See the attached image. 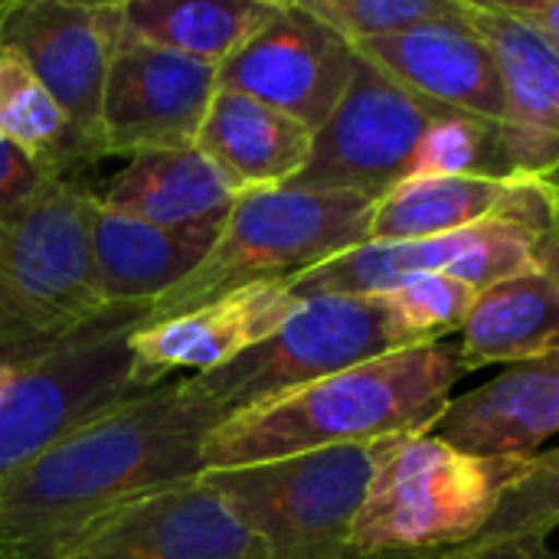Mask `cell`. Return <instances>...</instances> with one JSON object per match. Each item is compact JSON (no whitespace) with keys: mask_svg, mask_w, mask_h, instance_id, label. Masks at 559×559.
<instances>
[{"mask_svg":"<svg viewBox=\"0 0 559 559\" xmlns=\"http://www.w3.org/2000/svg\"><path fill=\"white\" fill-rule=\"evenodd\" d=\"M219 423L183 377L62 436L0 488V559H69L124 511L197 481Z\"/></svg>","mask_w":559,"mask_h":559,"instance_id":"1","label":"cell"},{"mask_svg":"<svg viewBox=\"0 0 559 559\" xmlns=\"http://www.w3.org/2000/svg\"><path fill=\"white\" fill-rule=\"evenodd\" d=\"M465 373L455 341L377 357L223 419L206 436L203 465L229 472L426 432Z\"/></svg>","mask_w":559,"mask_h":559,"instance_id":"2","label":"cell"},{"mask_svg":"<svg viewBox=\"0 0 559 559\" xmlns=\"http://www.w3.org/2000/svg\"><path fill=\"white\" fill-rule=\"evenodd\" d=\"M88 206V190L52 180L0 213V364L43 360L108 308L92 275Z\"/></svg>","mask_w":559,"mask_h":559,"instance_id":"3","label":"cell"},{"mask_svg":"<svg viewBox=\"0 0 559 559\" xmlns=\"http://www.w3.org/2000/svg\"><path fill=\"white\" fill-rule=\"evenodd\" d=\"M377 203L344 190H242L200 269L154 301L151 321L190 314L249 285H288L298 275L370 242Z\"/></svg>","mask_w":559,"mask_h":559,"instance_id":"4","label":"cell"},{"mask_svg":"<svg viewBox=\"0 0 559 559\" xmlns=\"http://www.w3.org/2000/svg\"><path fill=\"white\" fill-rule=\"evenodd\" d=\"M518 455H472L429 432L396 436L354 521V557L429 554L472 544L524 472Z\"/></svg>","mask_w":559,"mask_h":559,"instance_id":"5","label":"cell"},{"mask_svg":"<svg viewBox=\"0 0 559 559\" xmlns=\"http://www.w3.org/2000/svg\"><path fill=\"white\" fill-rule=\"evenodd\" d=\"M386 442L324 449L200 478L252 527L265 559H354V521Z\"/></svg>","mask_w":559,"mask_h":559,"instance_id":"6","label":"cell"},{"mask_svg":"<svg viewBox=\"0 0 559 559\" xmlns=\"http://www.w3.org/2000/svg\"><path fill=\"white\" fill-rule=\"evenodd\" d=\"M151 314L154 305H111L16 373L0 400V488L62 436L138 396L128 341Z\"/></svg>","mask_w":559,"mask_h":559,"instance_id":"7","label":"cell"},{"mask_svg":"<svg viewBox=\"0 0 559 559\" xmlns=\"http://www.w3.org/2000/svg\"><path fill=\"white\" fill-rule=\"evenodd\" d=\"M409 347L413 344L383 295H324L305 298L265 341L226 367L187 380L223 413V419H229L242 409Z\"/></svg>","mask_w":559,"mask_h":559,"instance_id":"8","label":"cell"},{"mask_svg":"<svg viewBox=\"0 0 559 559\" xmlns=\"http://www.w3.org/2000/svg\"><path fill=\"white\" fill-rule=\"evenodd\" d=\"M445 115L455 111L406 92L373 62L357 56L344 98L314 134L308 164L285 187L344 190L380 203L413 177L426 131Z\"/></svg>","mask_w":559,"mask_h":559,"instance_id":"9","label":"cell"},{"mask_svg":"<svg viewBox=\"0 0 559 559\" xmlns=\"http://www.w3.org/2000/svg\"><path fill=\"white\" fill-rule=\"evenodd\" d=\"M121 43V3L7 0L0 49L13 52L56 98L79 141L102 157V95Z\"/></svg>","mask_w":559,"mask_h":559,"instance_id":"10","label":"cell"},{"mask_svg":"<svg viewBox=\"0 0 559 559\" xmlns=\"http://www.w3.org/2000/svg\"><path fill=\"white\" fill-rule=\"evenodd\" d=\"M354 66V46L295 0L278 3L275 16L219 66L216 82L318 134L344 98Z\"/></svg>","mask_w":559,"mask_h":559,"instance_id":"11","label":"cell"},{"mask_svg":"<svg viewBox=\"0 0 559 559\" xmlns=\"http://www.w3.org/2000/svg\"><path fill=\"white\" fill-rule=\"evenodd\" d=\"M216 66L121 39L102 95L105 154L193 147L219 88Z\"/></svg>","mask_w":559,"mask_h":559,"instance_id":"12","label":"cell"},{"mask_svg":"<svg viewBox=\"0 0 559 559\" xmlns=\"http://www.w3.org/2000/svg\"><path fill=\"white\" fill-rule=\"evenodd\" d=\"M301 301L285 285H249L190 314L147 321L131 341V383L138 393L170 383L177 373L203 377L265 341Z\"/></svg>","mask_w":559,"mask_h":559,"instance_id":"13","label":"cell"},{"mask_svg":"<svg viewBox=\"0 0 559 559\" xmlns=\"http://www.w3.org/2000/svg\"><path fill=\"white\" fill-rule=\"evenodd\" d=\"M491 219L559 229V180L409 177L377 203L370 242L436 239Z\"/></svg>","mask_w":559,"mask_h":559,"instance_id":"14","label":"cell"},{"mask_svg":"<svg viewBox=\"0 0 559 559\" xmlns=\"http://www.w3.org/2000/svg\"><path fill=\"white\" fill-rule=\"evenodd\" d=\"M406 92L491 124L511 121L508 92L491 46L465 23H426L354 46Z\"/></svg>","mask_w":559,"mask_h":559,"instance_id":"15","label":"cell"},{"mask_svg":"<svg viewBox=\"0 0 559 559\" xmlns=\"http://www.w3.org/2000/svg\"><path fill=\"white\" fill-rule=\"evenodd\" d=\"M69 559H265V547L252 527L197 478L124 511Z\"/></svg>","mask_w":559,"mask_h":559,"instance_id":"16","label":"cell"},{"mask_svg":"<svg viewBox=\"0 0 559 559\" xmlns=\"http://www.w3.org/2000/svg\"><path fill=\"white\" fill-rule=\"evenodd\" d=\"M426 432L472 455H537L559 432V344L452 396Z\"/></svg>","mask_w":559,"mask_h":559,"instance_id":"17","label":"cell"},{"mask_svg":"<svg viewBox=\"0 0 559 559\" xmlns=\"http://www.w3.org/2000/svg\"><path fill=\"white\" fill-rule=\"evenodd\" d=\"M223 219L193 226H151L92 200L88 249L98 298L111 305H154L190 278L210 255Z\"/></svg>","mask_w":559,"mask_h":559,"instance_id":"18","label":"cell"},{"mask_svg":"<svg viewBox=\"0 0 559 559\" xmlns=\"http://www.w3.org/2000/svg\"><path fill=\"white\" fill-rule=\"evenodd\" d=\"M92 193V190H88ZM236 183L193 144L167 151H138L105 180L95 203L144 219L151 226H193L229 216Z\"/></svg>","mask_w":559,"mask_h":559,"instance_id":"19","label":"cell"},{"mask_svg":"<svg viewBox=\"0 0 559 559\" xmlns=\"http://www.w3.org/2000/svg\"><path fill=\"white\" fill-rule=\"evenodd\" d=\"M197 147L242 193L292 183L311 157L314 131L249 95L216 88Z\"/></svg>","mask_w":559,"mask_h":559,"instance_id":"20","label":"cell"},{"mask_svg":"<svg viewBox=\"0 0 559 559\" xmlns=\"http://www.w3.org/2000/svg\"><path fill=\"white\" fill-rule=\"evenodd\" d=\"M462 360L472 370L511 367L559 344V265L504 278L475 295L459 331Z\"/></svg>","mask_w":559,"mask_h":559,"instance_id":"21","label":"cell"},{"mask_svg":"<svg viewBox=\"0 0 559 559\" xmlns=\"http://www.w3.org/2000/svg\"><path fill=\"white\" fill-rule=\"evenodd\" d=\"M275 10V0H128L121 3V39L160 46L219 69Z\"/></svg>","mask_w":559,"mask_h":559,"instance_id":"22","label":"cell"},{"mask_svg":"<svg viewBox=\"0 0 559 559\" xmlns=\"http://www.w3.org/2000/svg\"><path fill=\"white\" fill-rule=\"evenodd\" d=\"M468 26L491 46L511 121L559 138V56L547 39L498 0H462Z\"/></svg>","mask_w":559,"mask_h":559,"instance_id":"23","label":"cell"},{"mask_svg":"<svg viewBox=\"0 0 559 559\" xmlns=\"http://www.w3.org/2000/svg\"><path fill=\"white\" fill-rule=\"evenodd\" d=\"M0 134L26 151L56 180H69V170L95 160V154L72 131L56 98L7 49H0Z\"/></svg>","mask_w":559,"mask_h":559,"instance_id":"24","label":"cell"},{"mask_svg":"<svg viewBox=\"0 0 559 559\" xmlns=\"http://www.w3.org/2000/svg\"><path fill=\"white\" fill-rule=\"evenodd\" d=\"M504 124H491L472 115L439 118L413 164V177H504L511 180V164L504 154Z\"/></svg>","mask_w":559,"mask_h":559,"instance_id":"25","label":"cell"},{"mask_svg":"<svg viewBox=\"0 0 559 559\" xmlns=\"http://www.w3.org/2000/svg\"><path fill=\"white\" fill-rule=\"evenodd\" d=\"M559 531V449L537 452L504 491L495 518L472 544L495 540H550Z\"/></svg>","mask_w":559,"mask_h":559,"instance_id":"26","label":"cell"},{"mask_svg":"<svg viewBox=\"0 0 559 559\" xmlns=\"http://www.w3.org/2000/svg\"><path fill=\"white\" fill-rule=\"evenodd\" d=\"M350 46L426 23H465L462 0H301Z\"/></svg>","mask_w":559,"mask_h":559,"instance_id":"27","label":"cell"},{"mask_svg":"<svg viewBox=\"0 0 559 559\" xmlns=\"http://www.w3.org/2000/svg\"><path fill=\"white\" fill-rule=\"evenodd\" d=\"M475 288L462 285L452 275L442 272H423L386 292V305L409 337L413 347H429L442 344L445 337L459 334L472 305H475Z\"/></svg>","mask_w":559,"mask_h":559,"instance_id":"28","label":"cell"},{"mask_svg":"<svg viewBox=\"0 0 559 559\" xmlns=\"http://www.w3.org/2000/svg\"><path fill=\"white\" fill-rule=\"evenodd\" d=\"M56 177L39 167L26 151L0 134V213H10L39 197Z\"/></svg>","mask_w":559,"mask_h":559,"instance_id":"29","label":"cell"},{"mask_svg":"<svg viewBox=\"0 0 559 559\" xmlns=\"http://www.w3.org/2000/svg\"><path fill=\"white\" fill-rule=\"evenodd\" d=\"M449 559H559V554L547 547V540H495L455 547Z\"/></svg>","mask_w":559,"mask_h":559,"instance_id":"30","label":"cell"},{"mask_svg":"<svg viewBox=\"0 0 559 559\" xmlns=\"http://www.w3.org/2000/svg\"><path fill=\"white\" fill-rule=\"evenodd\" d=\"M511 16L534 26L559 56V0H498Z\"/></svg>","mask_w":559,"mask_h":559,"instance_id":"31","label":"cell"},{"mask_svg":"<svg viewBox=\"0 0 559 559\" xmlns=\"http://www.w3.org/2000/svg\"><path fill=\"white\" fill-rule=\"evenodd\" d=\"M354 559H449V550H429V554H377V557Z\"/></svg>","mask_w":559,"mask_h":559,"instance_id":"32","label":"cell"},{"mask_svg":"<svg viewBox=\"0 0 559 559\" xmlns=\"http://www.w3.org/2000/svg\"><path fill=\"white\" fill-rule=\"evenodd\" d=\"M16 373L20 370H13V367H7V364H0V400L7 396V390L13 386V380H16Z\"/></svg>","mask_w":559,"mask_h":559,"instance_id":"33","label":"cell"}]
</instances>
